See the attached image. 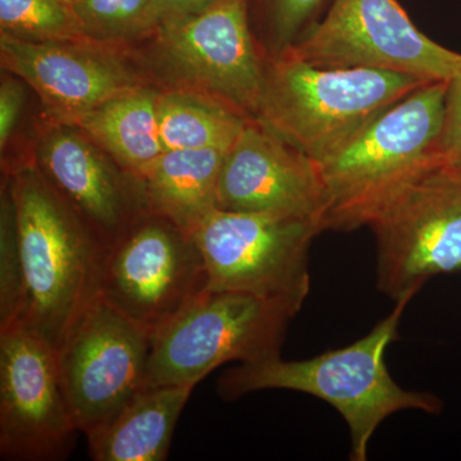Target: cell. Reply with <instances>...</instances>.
I'll return each mask as SVG.
<instances>
[{"mask_svg":"<svg viewBox=\"0 0 461 461\" xmlns=\"http://www.w3.org/2000/svg\"><path fill=\"white\" fill-rule=\"evenodd\" d=\"M23 304V268L12 178L0 189V330L16 324Z\"/></svg>","mask_w":461,"mask_h":461,"instance_id":"cell-23","label":"cell"},{"mask_svg":"<svg viewBox=\"0 0 461 461\" xmlns=\"http://www.w3.org/2000/svg\"><path fill=\"white\" fill-rule=\"evenodd\" d=\"M446 85H421L315 162L324 191V230L369 226L402 191L442 166Z\"/></svg>","mask_w":461,"mask_h":461,"instance_id":"cell-2","label":"cell"},{"mask_svg":"<svg viewBox=\"0 0 461 461\" xmlns=\"http://www.w3.org/2000/svg\"><path fill=\"white\" fill-rule=\"evenodd\" d=\"M160 89L195 91L257 118L266 60L250 21V0H215L158 23L127 48Z\"/></svg>","mask_w":461,"mask_h":461,"instance_id":"cell-4","label":"cell"},{"mask_svg":"<svg viewBox=\"0 0 461 461\" xmlns=\"http://www.w3.org/2000/svg\"><path fill=\"white\" fill-rule=\"evenodd\" d=\"M229 150L163 151L138 173L148 211L193 233L217 209L218 185Z\"/></svg>","mask_w":461,"mask_h":461,"instance_id":"cell-16","label":"cell"},{"mask_svg":"<svg viewBox=\"0 0 461 461\" xmlns=\"http://www.w3.org/2000/svg\"><path fill=\"white\" fill-rule=\"evenodd\" d=\"M286 54L323 68L382 69L426 83L461 71V54L421 32L399 0H332Z\"/></svg>","mask_w":461,"mask_h":461,"instance_id":"cell-9","label":"cell"},{"mask_svg":"<svg viewBox=\"0 0 461 461\" xmlns=\"http://www.w3.org/2000/svg\"><path fill=\"white\" fill-rule=\"evenodd\" d=\"M160 87L142 85L72 120L127 171L139 172L163 153L158 124ZM66 123V122H65Z\"/></svg>","mask_w":461,"mask_h":461,"instance_id":"cell-18","label":"cell"},{"mask_svg":"<svg viewBox=\"0 0 461 461\" xmlns=\"http://www.w3.org/2000/svg\"><path fill=\"white\" fill-rule=\"evenodd\" d=\"M32 160L107 248L148 211L139 176L118 165L75 124L50 120Z\"/></svg>","mask_w":461,"mask_h":461,"instance_id":"cell-14","label":"cell"},{"mask_svg":"<svg viewBox=\"0 0 461 461\" xmlns=\"http://www.w3.org/2000/svg\"><path fill=\"white\" fill-rule=\"evenodd\" d=\"M412 297L395 308L375 329L353 344L306 360L241 364L218 379V393L227 402L263 390H290L318 397L341 414L350 429V459L366 461L379 424L402 411L438 414L444 403L429 393L405 390L386 366L388 346L399 339L400 321Z\"/></svg>","mask_w":461,"mask_h":461,"instance_id":"cell-3","label":"cell"},{"mask_svg":"<svg viewBox=\"0 0 461 461\" xmlns=\"http://www.w3.org/2000/svg\"><path fill=\"white\" fill-rule=\"evenodd\" d=\"M439 154L442 166L461 173V71L446 85Z\"/></svg>","mask_w":461,"mask_h":461,"instance_id":"cell-24","label":"cell"},{"mask_svg":"<svg viewBox=\"0 0 461 461\" xmlns=\"http://www.w3.org/2000/svg\"><path fill=\"white\" fill-rule=\"evenodd\" d=\"M25 81L3 69L0 83V151L2 157L8 150L9 142L16 132L26 107Z\"/></svg>","mask_w":461,"mask_h":461,"instance_id":"cell-25","label":"cell"},{"mask_svg":"<svg viewBox=\"0 0 461 461\" xmlns=\"http://www.w3.org/2000/svg\"><path fill=\"white\" fill-rule=\"evenodd\" d=\"M250 118L195 91L160 89L158 124L163 151L230 149Z\"/></svg>","mask_w":461,"mask_h":461,"instance_id":"cell-19","label":"cell"},{"mask_svg":"<svg viewBox=\"0 0 461 461\" xmlns=\"http://www.w3.org/2000/svg\"><path fill=\"white\" fill-rule=\"evenodd\" d=\"M208 287L193 233L153 212L139 215L105 250L100 297L153 332Z\"/></svg>","mask_w":461,"mask_h":461,"instance_id":"cell-8","label":"cell"},{"mask_svg":"<svg viewBox=\"0 0 461 461\" xmlns=\"http://www.w3.org/2000/svg\"><path fill=\"white\" fill-rule=\"evenodd\" d=\"M77 432L56 348L18 324L0 330L2 460L66 459Z\"/></svg>","mask_w":461,"mask_h":461,"instance_id":"cell-12","label":"cell"},{"mask_svg":"<svg viewBox=\"0 0 461 461\" xmlns=\"http://www.w3.org/2000/svg\"><path fill=\"white\" fill-rule=\"evenodd\" d=\"M217 209L313 218L323 227L324 191L317 163L257 118L224 158Z\"/></svg>","mask_w":461,"mask_h":461,"instance_id":"cell-15","label":"cell"},{"mask_svg":"<svg viewBox=\"0 0 461 461\" xmlns=\"http://www.w3.org/2000/svg\"><path fill=\"white\" fill-rule=\"evenodd\" d=\"M332 0H250V21L267 58L286 54L326 14Z\"/></svg>","mask_w":461,"mask_h":461,"instance_id":"cell-21","label":"cell"},{"mask_svg":"<svg viewBox=\"0 0 461 461\" xmlns=\"http://www.w3.org/2000/svg\"><path fill=\"white\" fill-rule=\"evenodd\" d=\"M323 227L285 213L215 209L194 230L208 271V290L238 291L302 311L311 291L309 249Z\"/></svg>","mask_w":461,"mask_h":461,"instance_id":"cell-7","label":"cell"},{"mask_svg":"<svg viewBox=\"0 0 461 461\" xmlns=\"http://www.w3.org/2000/svg\"><path fill=\"white\" fill-rule=\"evenodd\" d=\"M193 386L147 387L109 421L87 436L95 461H162Z\"/></svg>","mask_w":461,"mask_h":461,"instance_id":"cell-17","label":"cell"},{"mask_svg":"<svg viewBox=\"0 0 461 461\" xmlns=\"http://www.w3.org/2000/svg\"><path fill=\"white\" fill-rule=\"evenodd\" d=\"M214 2L215 0H153L154 27L168 18L200 11Z\"/></svg>","mask_w":461,"mask_h":461,"instance_id":"cell-26","label":"cell"},{"mask_svg":"<svg viewBox=\"0 0 461 461\" xmlns=\"http://www.w3.org/2000/svg\"><path fill=\"white\" fill-rule=\"evenodd\" d=\"M0 33L33 42H84L71 0H0Z\"/></svg>","mask_w":461,"mask_h":461,"instance_id":"cell-20","label":"cell"},{"mask_svg":"<svg viewBox=\"0 0 461 461\" xmlns=\"http://www.w3.org/2000/svg\"><path fill=\"white\" fill-rule=\"evenodd\" d=\"M153 335L99 297L58 348L63 393L85 436L107 426L144 390Z\"/></svg>","mask_w":461,"mask_h":461,"instance_id":"cell-11","label":"cell"},{"mask_svg":"<svg viewBox=\"0 0 461 461\" xmlns=\"http://www.w3.org/2000/svg\"><path fill=\"white\" fill-rule=\"evenodd\" d=\"M377 287L414 297L426 282L461 272V173L437 167L402 191L371 224Z\"/></svg>","mask_w":461,"mask_h":461,"instance_id":"cell-10","label":"cell"},{"mask_svg":"<svg viewBox=\"0 0 461 461\" xmlns=\"http://www.w3.org/2000/svg\"><path fill=\"white\" fill-rule=\"evenodd\" d=\"M294 317L262 297L206 290L154 332L145 388L195 387L222 364L277 357Z\"/></svg>","mask_w":461,"mask_h":461,"instance_id":"cell-6","label":"cell"},{"mask_svg":"<svg viewBox=\"0 0 461 461\" xmlns=\"http://www.w3.org/2000/svg\"><path fill=\"white\" fill-rule=\"evenodd\" d=\"M424 84L382 69L323 68L288 54L267 58L257 120L318 162Z\"/></svg>","mask_w":461,"mask_h":461,"instance_id":"cell-5","label":"cell"},{"mask_svg":"<svg viewBox=\"0 0 461 461\" xmlns=\"http://www.w3.org/2000/svg\"><path fill=\"white\" fill-rule=\"evenodd\" d=\"M90 41L129 48L154 29L153 0H71Z\"/></svg>","mask_w":461,"mask_h":461,"instance_id":"cell-22","label":"cell"},{"mask_svg":"<svg viewBox=\"0 0 461 461\" xmlns=\"http://www.w3.org/2000/svg\"><path fill=\"white\" fill-rule=\"evenodd\" d=\"M2 69L25 81L50 120L78 115L126 91L153 84L127 48L84 42H33L0 33Z\"/></svg>","mask_w":461,"mask_h":461,"instance_id":"cell-13","label":"cell"},{"mask_svg":"<svg viewBox=\"0 0 461 461\" xmlns=\"http://www.w3.org/2000/svg\"><path fill=\"white\" fill-rule=\"evenodd\" d=\"M5 173L14 186L23 256V304L16 324L58 350L100 297L107 247L32 159Z\"/></svg>","mask_w":461,"mask_h":461,"instance_id":"cell-1","label":"cell"}]
</instances>
